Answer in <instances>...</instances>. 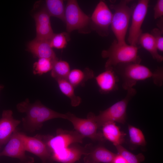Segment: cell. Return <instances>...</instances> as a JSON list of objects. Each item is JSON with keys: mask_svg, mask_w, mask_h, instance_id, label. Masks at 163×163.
Listing matches in <instances>:
<instances>
[{"mask_svg": "<svg viewBox=\"0 0 163 163\" xmlns=\"http://www.w3.org/2000/svg\"><path fill=\"white\" fill-rule=\"evenodd\" d=\"M163 17L160 18L158 22L157 25L159 29L163 33Z\"/></svg>", "mask_w": 163, "mask_h": 163, "instance_id": "obj_32", "label": "cell"}, {"mask_svg": "<svg viewBox=\"0 0 163 163\" xmlns=\"http://www.w3.org/2000/svg\"><path fill=\"white\" fill-rule=\"evenodd\" d=\"M138 49L137 46L126 43L120 44L114 40L108 49L101 52L102 57L107 59L105 64V69L114 68L120 64L140 63L142 59L138 54Z\"/></svg>", "mask_w": 163, "mask_h": 163, "instance_id": "obj_3", "label": "cell"}, {"mask_svg": "<svg viewBox=\"0 0 163 163\" xmlns=\"http://www.w3.org/2000/svg\"><path fill=\"white\" fill-rule=\"evenodd\" d=\"M4 86L3 85H0V92L4 88Z\"/></svg>", "mask_w": 163, "mask_h": 163, "instance_id": "obj_33", "label": "cell"}, {"mask_svg": "<svg viewBox=\"0 0 163 163\" xmlns=\"http://www.w3.org/2000/svg\"><path fill=\"white\" fill-rule=\"evenodd\" d=\"M18 163H19V162Z\"/></svg>", "mask_w": 163, "mask_h": 163, "instance_id": "obj_35", "label": "cell"}, {"mask_svg": "<svg viewBox=\"0 0 163 163\" xmlns=\"http://www.w3.org/2000/svg\"><path fill=\"white\" fill-rule=\"evenodd\" d=\"M128 130L131 143L139 146H144L146 145L145 137L141 130L130 125L128 126Z\"/></svg>", "mask_w": 163, "mask_h": 163, "instance_id": "obj_25", "label": "cell"}, {"mask_svg": "<svg viewBox=\"0 0 163 163\" xmlns=\"http://www.w3.org/2000/svg\"><path fill=\"white\" fill-rule=\"evenodd\" d=\"M54 61L49 59L39 58L33 64V74L41 75L51 70Z\"/></svg>", "mask_w": 163, "mask_h": 163, "instance_id": "obj_26", "label": "cell"}, {"mask_svg": "<svg viewBox=\"0 0 163 163\" xmlns=\"http://www.w3.org/2000/svg\"><path fill=\"white\" fill-rule=\"evenodd\" d=\"M112 163H128L125 159L120 155L117 153Z\"/></svg>", "mask_w": 163, "mask_h": 163, "instance_id": "obj_31", "label": "cell"}, {"mask_svg": "<svg viewBox=\"0 0 163 163\" xmlns=\"http://www.w3.org/2000/svg\"><path fill=\"white\" fill-rule=\"evenodd\" d=\"M50 17L45 8L40 9L34 14L36 37L49 41L51 39L54 33L51 25Z\"/></svg>", "mask_w": 163, "mask_h": 163, "instance_id": "obj_14", "label": "cell"}, {"mask_svg": "<svg viewBox=\"0 0 163 163\" xmlns=\"http://www.w3.org/2000/svg\"><path fill=\"white\" fill-rule=\"evenodd\" d=\"M114 68L122 80L123 88L127 91L133 88L138 81L151 78L156 86H161L163 84V69L158 67L152 72L140 63H129L120 64Z\"/></svg>", "mask_w": 163, "mask_h": 163, "instance_id": "obj_2", "label": "cell"}, {"mask_svg": "<svg viewBox=\"0 0 163 163\" xmlns=\"http://www.w3.org/2000/svg\"><path fill=\"white\" fill-rule=\"evenodd\" d=\"M27 50L35 58H46L53 61L58 59L49 41L36 37L27 45Z\"/></svg>", "mask_w": 163, "mask_h": 163, "instance_id": "obj_17", "label": "cell"}, {"mask_svg": "<svg viewBox=\"0 0 163 163\" xmlns=\"http://www.w3.org/2000/svg\"><path fill=\"white\" fill-rule=\"evenodd\" d=\"M70 71V66L67 62L57 59L53 62L51 75L55 80L66 79Z\"/></svg>", "mask_w": 163, "mask_h": 163, "instance_id": "obj_24", "label": "cell"}, {"mask_svg": "<svg viewBox=\"0 0 163 163\" xmlns=\"http://www.w3.org/2000/svg\"><path fill=\"white\" fill-rule=\"evenodd\" d=\"M138 43L147 50L152 58L158 62L163 60V57L160 55L153 36L148 33H142L139 36Z\"/></svg>", "mask_w": 163, "mask_h": 163, "instance_id": "obj_20", "label": "cell"}, {"mask_svg": "<svg viewBox=\"0 0 163 163\" xmlns=\"http://www.w3.org/2000/svg\"><path fill=\"white\" fill-rule=\"evenodd\" d=\"M101 127V133L104 139L112 143L115 146L121 145L124 142L126 134L120 130L115 123L108 122Z\"/></svg>", "mask_w": 163, "mask_h": 163, "instance_id": "obj_19", "label": "cell"}, {"mask_svg": "<svg viewBox=\"0 0 163 163\" xmlns=\"http://www.w3.org/2000/svg\"><path fill=\"white\" fill-rule=\"evenodd\" d=\"M88 146L82 147L77 143L72 144L52 153L53 161L61 163H74L87 152Z\"/></svg>", "mask_w": 163, "mask_h": 163, "instance_id": "obj_12", "label": "cell"}, {"mask_svg": "<svg viewBox=\"0 0 163 163\" xmlns=\"http://www.w3.org/2000/svg\"><path fill=\"white\" fill-rule=\"evenodd\" d=\"M154 17L155 19L161 18L163 16V0H157L154 8Z\"/></svg>", "mask_w": 163, "mask_h": 163, "instance_id": "obj_30", "label": "cell"}, {"mask_svg": "<svg viewBox=\"0 0 163 163\" xmlns=\"http://www.w3.org/2000/svg\"><path fill=\"white\" fill-rule=\"evenodd\" d=\"M116 154L99 145L88 150L83 158L86 163H112Z\"/></svg>", "mask_w": 163, "mask_h": 163, "instance_id": "obj_18", "label": "cell"}, {"mask_svg": "<svg viewBox=\"0 0 163 163\" xmlns=\"http://www.w3.org/2000/svg\"><path fill=\"white\" fill-rule=\"evenodd\" d=\"M56 80L61 91L70 99L72 106H78L81 102L82 99L75 94L74 87L66 79H58Z\"/></svg>", "mask_w": 163, "mask_h": 163, "instance_id": "obj_22", "label": "cell"}, {"mask_svg": "<svg viewBox=\"0 0 163 163\" xmlns=\"http://www.w3.org/2000/svg\"><path fill=\"white\" fill-rule=\"evenodd\" d=\"M51 47L58 49L64 48L67 44V39L65 33L55 34L49 41Z\"/></svg>", "mask_w": 163, "mask_h": 163, "instance_id": "obj_28", "label": "cell"}, {"mask_svg": "<svg viewBox=\"0 0 163 163\" xmlns=\"http://www.w3.org/2000/svg\"><path fill=\"white\" fill-rule=\"evenodd\" d=\"M130 1L121 0L118 3L110 5V8L114 11L110 25L116 40L120 44L126 43V36L133 9L128 5Z\"/></svg>", "mask_w": 163, "mask_h": 163, "instance_id": "obj_5", "label": "cell"}, {"mask_svg": "<svg viewBox=\"0 0 163 163\" xmlns=\"http://www.w3.org/2000/svg\"><path fill=\"white\" fill-rule=\"evenodd\" d=\"M95 78L99 91L102 94H108L118 88L119 76L113 67L105 69V71L98 74Z\"/></svg>", "mask_w": 163, "mask_h": 163, "instance_id": "obj_13", "label": "cell"}, {"mask_svg": "<svg viewBox=\"0 0 163 163\" xmlns=\"http://www.w3.org/2000/svg\"><path fill=\"white\" fill-rule=\"evenodd\" d=\"M11 110L3 111L0 119V144L7 143L21 121L14 119Z\"/></svg>", "mask_w": 163, "mask_h": 163, "instance_id": "obj_16", "label": "cell"}, {"mask_svg": "<svg viewBox=\"0 0 163 163\" xmlns=\"http://www.w3.org/2000/svg\"><path fill=\"white\" fill-rule=\"evenodd\" d=\"M118 154L121 155L128 163H141L144 161V157L142 154L135 155L121 145L115 146Z\"/></svg>", "mask_w": 163, "mask_h": 163, "instance_id": "obj_27", "label": "cell"}, {"mask_svg": "<svg viewBox=\"0 0 163 163\" xmlns=\"http://www.w3.org/2000/svg\"><path fill=\"white\" fill-rule=\"evenodd\" d=\"M66 114L67 119L71 122L75 131L84 137L95 141H104L102 133L97 131L99 128L93 117L92 113H89L86 119L78 117L70 112Z\"/></svg>", "mask_w": 163, "mask_h": 163, "instance_id": "obj_7", "label": "cell"}, {"mask_svg": "<svg viewBox=\"0 0 163 163\" xmlns=\"http://www.w3.org/2000/svg\"><path fill=\"white\" fill-rule=\"evenodd\" d=\"M94 76L93 71L89 69L84 70L74 69L70 71L66 78L67 81L74 87L83 86L86 81L93 78Z\"/></svg>", "mask_w": 163, "mask_h": 163, "instance_id": "obj_21", "label": "cell"}, {"mask_svg": "<svg viewBox=\"0 0 163 163\" xmlns=\"http://www.w3.org/2000/svg\"><path fill=\"white\" fill-rule=\"evenodd\" d=\"M89 20V17L82 10L76 1H68L65 13V21L68 32L85 27Z\"/></svg>", "mask_w": 163, "mask_h": 163, "instance_id": "obj_9", "label": "cell"}, {"mask_svg": "<svg viewBox=\"0 0 163 163\" xmlns=\"http://www.w3.org/2000/svg\"><path fill=\"white\" fill-rule=\"evenodd\" d=\"M85 137L76 131L57 129L53 136L48 135L47 144L51 153L75 143H82Z\"/></svg>", "mask_w": 163, "mask_h": 163, "instance_id": "obj_11", "label": "cell"}, {"mask_svg": "<svg viewBox=\"0 0 163 163\" xmlns=\"http://www.w3.org/2000/svg\"><path fill=\"white\" fill-rule=\"evenodd\" d=\"M125 97L106 110L101 111L99 114L92 116L99 128L109 122H118L123 124L126 121V110L129 101L136 95V90L132 88L128 90Z\"/></svg>", "mask_w": 163, "mask_h": 163, "instance_id": "obj_4", "label": "cell"}, {"mask_svg": "<svg viewBox=\"0 0 163 163\" xmlns=\"http://www.w3.org/2000/svg\"><path fill=\"white\" fill-rule=\"evenodd\" d=\"M149 1L139 0L134 8L128 41L130 45L137 46L139 37L142 33L141 26L148 11Z\"/></svg>", "mask_w": 163, "mask_h": 163, "instance_id": "obj_8", "label": "cell"}, {"mask_svg": "<svg viewBox=\"0 0 163 163\" xmlns=\"http://www.w3.org/2000/svg\"><path fill=\"white\" fill-rule=\"evenodd\" d=\"M1 145H1L0 144V147H1Z\"/></svg>", "mask_w": 163, "mask_h": 163, "instance_id": "obj_34", "label": "cell"}, {"mask_svg": "<svg viewBox=\"0 0 163 163\" xmlns=\"http://www.w3.org/2000/svg\"><path fill=\"white\" fill-rule=\"evenodd\" d=\"M45 9L50 16L58 18L65 21V8L61 0H46Z\"/></svg>", "mask_w": 163, "mask_h": 163, "instance_id": "obj_23", "label": "cell"}, {"mask_svg": "<svg viewBox=\"0 0 163 163\" xmlns=\"http://www.w3.org/2000/svg\"><path fill=\"white\" fill-rule=\"evenodd\" d=\"M113 14L105 3L100 1L96 6L91 19L98 30L107 34L111 25Z\"/></svg>", "mask_w": 163, "mask_h": 163, "instance_id": "obj_15", "label": "cell"}, {"mask_svg": "<svg viewBox=\"0 0 163 163\" xmlns=\"http://www.w3.org/2000/svg\"><path fill=\"white\" fill-rule=\"evenodd\" d=\"M24 148L26 151L36 155L42 163H53L51 152L47 144L48 135H37L31 137L21 132Z\"/></svg>", "mask_w": 163, "mask_h": 163, "instance_id": "obj_6", "label": "cell"}, {"mask_svg": "<svg viewBox=\"0 0 163 163\" xmlns=\"http://www.w3.org/2000/svg\"><path fill=\"white\" fill-rule=\"evenodd\" d=\"M151 34L154 39L158 50L163 52V33L159 29L155 28L153 29Z\"/></svg>", "mask_w": 163, "mask_h": 163, "instance_id": "obj_29", "label": "cell"}, {"mask_svg": "<svg viewBox=\"0 0 163 163\" xmlns=\"http://www.w3.org/2000/svg\"><path fill=\"white\" fill-rule=\"evenodd\" d=\"M18 111L26 114L22 119L24 129L29 133L40 129L43 123L48 120L56 118L66 119V113L57 112L41 103L39 100L31 103L28 99L18 103L16 105Z\"/></svg>", "mask_w": 163, "mask_h": 163, "instance_id": "obj_1", "label": "cell"}, {"mask_svg": "<svg viewBox=\"0 0 163 163\" xmlns=\"http://www.w3.org/2000/svg\"><path fill=\"white\" fill-rule=\"evenodd\" d=\"M21 132L17 129L11 135L3 150L0 152V157L6 156L18 159L19 163H34V158L26 155Z\"/></svg>", "mask_w": 163, "mask_h": 163, "instance_id": "obj_10", "label": "cell"}]
</instances>
